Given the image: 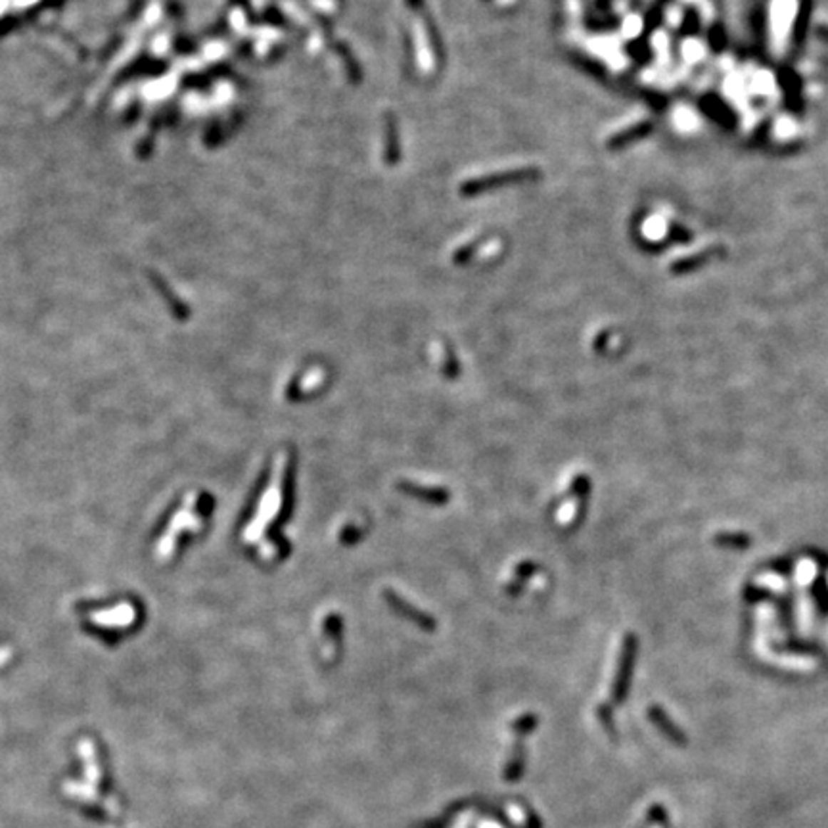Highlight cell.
<instances>
[{
  "label": "cell",
  "mask_w": 828,
  "mask_h": 828,
  "mask_svg": "<svg viewBox=\"0 0 828 828\" xmlns=\"http://www.w3.org/2000/svg\"><path fill=\"white\" fill-rule=\"evenodd\" d=\"M382 596H384V600H386V604L389 608H392V612H395L399 615V618H403V620H407L409 623H414L416 627H420L422 631H436L437 627V621L434 615H429L428 612H424V610H420L418 606H414V604H411V602L407 600L405 596H401L399 593H395V591L392 589H386L384 593H382Z\"/></svg>",
  "instance_id": "obj_1"
},
{
  "label": "cell",
  "mask_w": 828,
  "mask_h": 828,
  "mask_svg": "<svg viewBox=\"0 0 828 828\" xmlns=\"http://www.w3.org/2000/svg\"><path fill=\"white\" fill-rule=\"evenodd\" d=\"M397 489L401 491L403 495H409V497L416 499L420 503L436 504V506L447 504L449 501H451V493H449V489H445V487H436V485H422L403 479V481H399L397 484Z\"/></svg>",
  "instance_id": "obj_2"
},
{
  "label": "cell",
  "mask_w": 828,
  "mask_h": 828,
  "mask_svg": "<svg viewBox=\"0 0 828 828\" xmlns=\"http://www.w3.org/2000/svg\"><path fill=\"white\" fill-rule=\"evenodd\" d=\"M535 571H537V564H535V562H521V564H518L514 570V579H512V583H510L508 587H504V591H506L510 596L518 595L521 589V585L528 581Z\"/></svg>",
  "instance_id": "obj_3"
},
{
  "label": "cell",
  "mask_w": 828,
  "mask_h": 828,
  "mask_svg": "<svg viewBox=\"0 0 828 828\" xmlns=\"http://www.w3.org/2000/svg\"><path fill=\"white\" fill-rule=\"evenodd\" d=\"M324 633L326 637L334 643V646H339V644H342V635H344V621H342V615H337V613L326 615Z\"/></svg>",
  "instance_id": "obj_4"
},
{
  "label": "cell",
  "mask_w": 828,
  "mask_h": 828,
  "mask_svg": "<svg viewBox=\"0 0 828 828\" xmlns=\"http://www.w3.org/2000/svg\"><path fill=\"white\" fill-rule=\"evenodd\" d=\"M364 531H367V529L361 528V526H357V523H347V526L339 531L337 539H339V543L344 546H351L362 539Z\"/></svg>",
  "instance_id": "obj_5"
}]
</instances>
